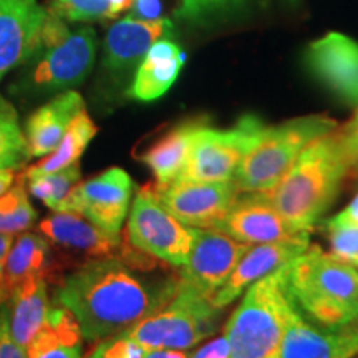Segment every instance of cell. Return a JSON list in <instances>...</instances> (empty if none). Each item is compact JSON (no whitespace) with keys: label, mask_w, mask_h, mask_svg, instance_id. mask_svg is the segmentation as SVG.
I'll return each instance as SVG.
<instances>
[{"label":"cell","mask_w":358,"mask_h":358,"mask_svg":"<svg viewBox=\"0 0 358 358\" xmlns=\"http://www.w3.org/2000/svg\"><path fill=\"white\" fill-rule=\"evenodd\" d=\"M96 133L98 128L93 123L92 116L88 115L87 108L82 110L75 116L73 122L70 123L65 136L62 138V141L58 143L55 150L47 158L40 159L37 164L27 168L24 176L27 179H34L43 176V174H52L73 166L82 158L85 150H87V146L92 143L93 138L96 136Z\"/></svg>","instance_id":"obj_26"},{"label":"cell","mask_w":358,"mask_h":358,"mask_svg":"<svg viewBox=\"0 0 358 358\" xmlns=\"http://www.w3.org/2000/svg\"><path fill=\"white\" fill-rule=\"evenodd\" d=\"M131 17L138 20H158L161 19V0H133Z\"/></svg>","instance_id":"obj_37"},{"label":"cell","mask_w":358,"mask_h":358,"mask_svg":"<svg viewBox=\"0 0 358 358\" xmlns=\"http://www.w3.org/2000/svg\"><path fill=\"white\" fill-rule=\"evenodd\" d=\"M189 358H229V342L226 334L189 353Z\"/></svg>","instance_id":"obj_35"},{"label":"cell","mask_w":358,"mask_h":358,"mask_svg":"<svg viewBox=\"0 0 358 358\" xmlns=\"http://www.w3.org/2000/svg\"><path fill=\"white\" fill-rule=\"evenodd\" d=\"M219 313L211 299L178 280L171 301L124 334L145 350H189L217 329Z\"/></svg>","instance_id":"obj_6"},{"label":"cell","mask_w":358,"mask_h":358,"mask_svg":"<svg viewBox=\"0 0 358 358\" xmlns=\"http://www.w3.org/2000/svg\"><path fill=\"white\" fill-rule=\"evenodd\" d=\"M45 19L37 0H0V78L37 55Z\"/></svg>","instance_id":"obj_16"},{"label":"cell","mask_w":358,"mask_h":358,"mask_svg":"<svg viewBox=\"0 0 358 358\" xmlns=\"http://www.w3.org/2000/svg\"><path fill=\"white\" fill-rule=\"evenodd\" d=\"M340 136V150L348 168H358V128L343 131Z\"/></svg>","instance_id":"obj_36"},{"label":"cell","mask_w":358,"mask_h":358,"mask_svg":"<svg viewBox=\"0 0 358 358\" xmlns=\"http://www.w3.org/2000/svg\"><path fill=\"white\" fill-rule=\"evenodd\" d=\"M24 179L22 174L17 185L0 196V232L3 234L29 229L37 219V211L27 198Z\"/></svg>","instance_id":"obj_28"},{"label":"cell","mask_w":358,"mask_h":358,"mask_svg":"<svg viewBox=\"0 0 358 358\" xmlns=\"http://www.w3.org/2000/svg\"><path fill=\"white\" fill-rule=\"evenodd\" d=\"M335 127V120L322 115L302 116L275 127H264L232 178L237 191L241 194L271 191L292 168L307 145L332 133Z\"/></svg>","instance_id":"obj_5"},{"label":"cell","mask_w":358,"mask_h":358,"mask_svg":"<svg viewBox=\"0 0 358 358\" xmlns=\"http://www.w3.org/2000/svg\"><path fill=\"white\" fill-rule=\"evenodd\" d=\"M0 358H27V348L20 347L12 338L6 306H0Z\"/></svg>","instance_id":"obj_33"},{"label":"cell","mask_w":358,"mask_h":358,"mask_svg":"<svg viewBox=\"0 0 358 358\" xmlns=\"http://www.w3.org/2000/svg\"><path fill=\"white\" fill-rule=\"evenodd\" d=\"M143 358H189V353L186 350H146Z\"/></svg>","instance_id":"obj_40"},{"label":"cell","mask_w":358,"mask_h":358,"mask_svg":"<svg viewBox=\"0 0 358 358\" xmlns=\"http://www.w3.org/2000/svg\"><path fill=\"white\" fill-rule=\"evenodd\" d=\"M133 181L122 168H110L80 182L58 211L77 213L110 236H120L131 204Z\"/></svg>","instance_id":"obj_10"},{"label":"cell","mask_w":358,"mask_h":358,"mask_svg":"<svg viewBox=\"0 0 358 358\" xmlns=\"http://www.w3.org/2000/svg\"><path fill=\"white\" fill-rule=\"evenodd\" d=\"M29 159V146L19 115L6 98L0 96V169L20 168Z\"/></svg>","instance_id":"obj_27"},{"label":"cell","mask_w":358,"mask_h":358,"mask_svg":"<svg viewBox=\"0 0 358 358\" xmlns=\"http://www.w3.org/2000/svg\"><path fill=\"white\" fill-rule=\"evenodd\" d=\"M52 272V250L45 237L32 232L20 234L8 252L6 271L0 282V303L12 297L22 282L30 277L47 275Z\"/></svg>","instance_id":"obj_22"},{"label":"cell","mask_w":358,"mask_h":358,"mask_svg":"<svg viewBox=\"0 0 358 358\" xmlns=\"http://www.w3.org/2000/svg\"><path fill=\"white\" fill-rule=\"evenodd\" d=\"M338 134L307 145L292 168L266 194L290 226L310 232L337 198L347 173Z\"/></svg>","instance_id":"obj_2"},{"label":"cell","mask_w":358,"mask_h":358,"mask_svg":"<svg viewBox=\"0 0 358 358\" xmlns=\"http://www.w3.org/2000/svg\"><path fill=\"white\" fill-rule=\"evenodd\" d=\"M290 307L285 267L250 285L224 330L229 358H279Z\"/></svg>","instance_id":"obj_4"},{"label":"cell","mask_w":358,"mask_h":358,"mask_svg":"<svg viewBox=\"0 0 358 358\" xmlns=\"http://www.w3.org/2000/svg\"><path fill=\"white\" fill-rule=\"evenodd\" d=\"M95 55V30L90 27L75 30L60 45L42 52L30 73V87L38 92H55L80 85L92 71Z\"/></svg>","instance_id":"obj_12"},{"label":"cell","mask_w":358,"mask_h":358,"mask_svg":"<svg viewBox=\"0 0 358 358\" xmlns=\"http://www.w3.org/2000/svg\"><path fill=\"white\" fill-rule=\"evenodd\" d=\"M352 358H358V353H357V355H353V357H352Z\"/></svg>","instance_id":"obj_44"},{"label":"cell","mask_w":358,"mask_h":358,"mask_svg":"<svg viewBox=\"0 0 358 358\" xmlns=\"http://www.w3.org/2000/svg\"><path fill=\"white\" fill-rule=\"evenodd\" d=\"M303 62L329 92L347 105H358V42L329 32L308 43Z\"/></svg>","instance_id":"obj_13"},{"label":"cell","mask_w":358,"mask_h":358,"mask_svg":"<svg viewBox=\"0 0 358 358\" xmlns=\"http://www.w3.org/2000/svg\"><path fill=\"white\" fill-rule=\"evenodd\" d=\"M203 124L206 123L201 120L178 124L145 151L143 161L153 173L156 185H169L176 181L189 156L192 140Z\"/></svg>","instance_id":"obj_24"},{"label":"cell","mask_w":358,"mask_h":358,"mask_svg":"<svg viewBox=\"0 0 358 358\" xmlns=\"http://www.w3.org/2000/svg\"><path fill=\"white\" fill-rule=\"evenodd\" d=\"M173 32L169 19L138 20L133 17L116 22L105 37L103 69L111 75H124L141 64L158 40Z\"/></svg>","instance_id":"obj_18"},{"label":"cell","mask_w":358,"mask_h":358,"mask_svg":"<svg viewBox=\"0 0 358 358\" xmlns=\"http://www.w3.org/2000/svg\"><path fill=\"white\" fill-rule=\"evenodd\" d=\"M227 213L219 231L245 244L287 243L308 239L310 232H302L282 217L266 192H243Z\"/></svg>","instance_id":"obj_14"},{"label":"cell","mask_w":358,"mask_h":358,"mask_svg":"<svg viewBox=\"0 0 358 358\" xmlns=\"http://www.w3.org/2000/svg\"><path fill=\"white\" fill-rule=\"evenodd\" d=\"M150 186L173 217L194 229H219L241 194L232 181H174Z\"/></svg>","instance_id":"obj_9"},{"label":"cell","mask_w":358,"mask_h":358,"mask_svg":"<svg viewBox=\"0 0 358 358\" xmlns=\"http://www.w3.org/2000/svg\"><path fill=\"white\" fill-rule=\"evenodd\" d=\"M38 229L52 243L88 256H115L122 248L120 236L106 234L77 213L55 211L40 221Z\"/></svg>","instance_id":"obj_19"},{"label":"cell","mask_w":358,"mask_h":358,"mask_svg":"<svg viewBox=\"0 0 358 358\" xmlns=\"http://www.w3.org/2000/svg\"><path fill=\"white\" fill-rule=\"evenodd\" d=\"M80 178H82V171L77 163L73 166L62 169V171L29 179V191L45 206H48L53 211H58L69 192L78 185Z\"/></svg>","instance_id":"obj_29"},{"label":"cell","mask_w":358,"mask_h":358,"mask_svg":"<svg viewBox=\"0 0 358 358\" xmlns=\"http://www.w3.org/2000/svg\"><path fill=\"white\" fill-rule=\"evenodd\" d=\"M308 249V239L287 241V243L250 244L245 254L237 262V266L226 284L214 295L213 303L217 308H224L234 302L245 289L256 284L264 277L274 274L275 271L295 261Z\"/></svg>","instance_id":"obj_17"},{"label":"cell","mask_w":358,"mask_h":358,"mask_svg":"<svg viewBox=\"0 0 358 358\" xmlns=\"http://www.w3.org/2000/svg\"><path fill=\"white\" fill-rule=\"evenodd\" d=\"M127 237L133 249L181 267L189 257L194 227H187L173 217L158 203L151 186H145L133 201Z\"/></svg>","instance_id":"obj_8"},{"label":"cell","mask_w":358,"mask_h":358,"mask_svg":"<svg viewBox=\"0 0 358 358\" xmlns=\"http://www.w3.org/2000/svg\"><path fill=\"white\" fill-rule=\"evenodd\" d=\"M324 231L332 249L330 256L358 267V226L335 222L330 217L324 222Z\"/></svg>","instance_id":"obj_31"},{"label":"cell","mask_w":358,"mask_h":358,"mask_svg":"<svg viewBox=\"0 0 358 358\" xmlns=\"http://www.w3.org/2000/svg\"><path fill=\"white\" fill-rule=\"evenodd\" d=\"M186 58L185 50L176 42L158 40L138 65L128 95L138 101L158 100L176 82Z\"/></svg>","instance_id":"obj_21"},{"label":"cell","mask_w":358,"mask_h":358,"mask_svg":"<svg viewBox=\"0 0 358 358\" xmlns=\"http://www.w3.org/2000/svg\"><path fill=\"white\" fill-rule=\"evenodd\" d=\"M82 110H85L83 98L73 90H66L40 106L25 124L30 158L50 155L65 136L75 116Z\"/></svg>","instance_id":"obj_20"},{"label":"cell","mask_w":358,"mask_h":358,"mask_svg":"<svg viewBox=\"0 0 358 358\" xmlns=\"http://www.w3.org/2000/svg\"><path fill=\"white\" fill-rule=\"evenodd\" d=\"M264 127L266 124L254 115L243 116L229 129L203 124L192 140L189 156L176 181H232L237 166L257 141Z\"/></svg>","instance_id":"obj_7"},{"label":"cell","mask_w":358,"mask_h":358,"mask_svg":"<svg viewBox=\"0 0 358 358\" xmlns=\"http://www.w3.org/2000/svg\"><path fill=\"white\" fill-rule=\"evenodd\" d=\"M50 10L71 22L105 20L116 17L110 0H53Z\"/></svg>","instance_id":"obj_30"},{"label":"cell","mask_w":358,"mask_h":358,"mask_svg":"<svg viewBox=\"0 0 358 358\" xmlns=\"http://www.w3.org/2000/svg\"><path fill=\"white\" fill-rule=\"evenodd\" d=\"M355 128H358V111L355 113V116L352 118V122L348 123L345 128H343V131H350V129H355Z\"/></svg>","instance_id":"obj_43"},{"label":"cell","mask_w":358,"mask_h":358,"mask_svg":"<svg viewBox=\"0 0 358 358\" xmlns=\"http://www.w3.org/2000/svg\"><path fill=\"white\" fill-rule=\"evenodd\" d=\"M332 219L335 222H340V224L358 226V192L355 194V198L350 201V204H348L342 213H338L337 216H334Z\"/></svg>","instance_id":"obj_38"},{"label":"cell","mask_w":358,"mask_h":358,"mask_svg":"<svg viewBox=\"0 0 358 358\" xmlns=\"http://www.w3.org/2000/svg\"><path fill=\"white\" fill-rule=\"evenodd\" d=\"M155 267L129 250L92 259L60 282L57 301L73 313L88 342L122 334L161 310L176 294L178 280L143 275Z\"/></svg>","instance_id":"obj_1"},{"label":"cell","mask_w":358,"mask_h":358,"mask_svg":"<svg viewBox=\"0 0 358 358\" xmlns=\"http://www.w3.org/2000/svg\"><path fill=\"white\" fill-rule=\"evenodd\" d=\"M285 289L302 315L322 329L358 322V267L320 248L307 249L285 266Z\"/></svg>","instance_id":"obj_3"},{"label":"cell","mask_w":358,"mask_h":358,"mask_svg":"<svg viewBox=\"0 0 358 358\" xmlns=\"http://www.w3.org/2000/svg\"><path fill=\"white\" fill-rule=\"evenodd\" d=\"M249 248L250 244L219 229H194L189 257L179 282L213 301Z\"/></svg>","instance_id":"obj_11"},{"label":"cell","mask_w":358,"mask_h":358,"mask_svg":"<svg viewBox=\"0 0 358 358\" xmlns=\"http://www.w3.org/2000/svg\"><path fill=\"white\" fill-rule=\"evenodd\" d=\"M358 353V322L343 329H322L292 302L279 358H352Z\"/></svg>","instance_id":"obj_15"},{"label":"cell","mask_w":358,"mask_h":358,"mask_svg":"<svg viewBox=\"0 0 358 358\" xmlns=\"http://www.w3.org/2000/svg\"><path fill=\"white\" fill-rule=\"evenodd\" d=\"M146 350L127 334H116L101 338V342L88 353L87 358H143Z\"/></svg>","instance_id":"obj_32"},{"label":"cell","mask_w":358,"mask_h":358,"mask_svg":"<svg viewBox=\"0 0 358 358\" xmlns=\"http://www.w3.org/2000/svg\"><path fill=\"white\" fill-rule=\"evenodd\" d=\"M12 308L8 312V329L12 338L20 347L30 345L42 329L48 313L47 280L42 275L30 277L13 290Z\"/></svg>","instance_id":"obj_23"},{"label":"cell","mask_w":358,"mask_h":358,"mask_svg":"<svg viewBox=\"0 0 358 358\" xmlns=\"http://www.w3.org/2000/svg\"><path fill=\"white\" fill-rule=\"evenodd\" d=\"M10 248H12V236L0 232V282H2L3 271H6V264H7L8 252H10Z\"/></svg>","instance_id":"obj_39"},{"label":"cell","mask_w":358,"mask_h":358,"mask_svg":"<svg viewBox=\"0 0 358 358\" xmlns=\"http://www.w3.org/2000/svg\"><path fill=\"white\" fill-rule=\"evenodd\" d=\"M82 330L65 307L48 308L47 319L30 345L27 358H82Z\"/></svg>","instance_id":"obj_25"},{"label":"cell","mask_w":358,"mask_h":358,"mask_svg":"<svg viewBox=\"0 0 358 358\" xmlns=\"http://www.w3.org/2000/svg\"><path fill=\"white\" fill-rule=\"evenodd\" d=\"M111 7H113V10L116 12V15L118 13H122L123 10H127V8L131 7L133 0H110Z\"/></svg>","instance_id":"obj_42"},{"label":"cell","mask_w":358,"mask_h":358,"mask_svg":"<svg viewBox=\"0 0 358 358\" xmlns=\"http://www.w3.org/2000/svg\"><path fill=\"white\" fill-rule=\"evenodd\" d=\"M13 181H15V173L13 169H0V196L6 194L10 189Z\"/></svg>","instance_id":"obj_41"},{"label":"cell","mask_w":358,"mask_h":358,"mask_svg":"<svg viewBox=\"0 0 358 358\" xmlns=\"http://www.w3.org/2000/svg\"><path fill=\"white\" fill-rule=\"evenodd\" d=\"M227 2L231 0H182L178 15L182 19H198L203 13L211 12Z\"/></svg>","instance_id":"obj_34"}]
</instances>
